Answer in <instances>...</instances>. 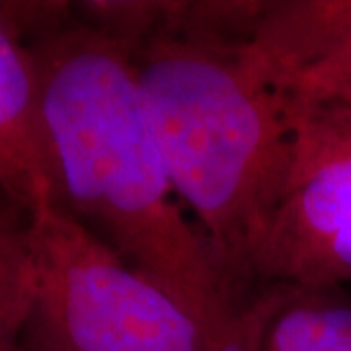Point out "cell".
<instances>
[{
  "label": "cell",
  "mask_w": 351,
  "mask_h": 351,
  "mask_svg": "<svg viewBox=\"0 0 351 351\" xmlns=\"http://www.w3.org/2000/svg\"><path fill=\"white\" fill-rule=\"evenodd\" d=\"M176 195L240 304L295 158V113L242 36L170 25L131 49ZM246 313V311H244Z\"/></svg>",
  "instance_id": "7a4b0ae2"
},
{
  "label": "cell",
  "mask_w": 351,
  "mask_h": 351,
  "mask_svg": "<svg viewBox=\"0 0 351 351\" xmlns=\"http://www.w3.org/2000/svg\"><path fill=\"white\" fill-rule=\"evenodd\" d=\"M0 191L29 211L53 203L38 66L18 4H0Z\"/></svg>",
  "instance_id": "8992f818"
},
{
  "label": "cell",
  "mask_w": 351,
  "mask_h": 351,
  "mask_svg": "<svg viewBox=\"0 0 351 351\" xmlns=\"http://www.w3.org/2000/svg\"><path fill=\"white\" fill-rule=\"evenodd\" d=\"M293 112V170L254 279L277 291L334 289L351 279V104Z\"/></svg>",
  "instance_id": "277c9868"
},
{
  "label": "cell",
  "mask_w": 351,
  "mask_h": 351,
  "mask_svg": "<svg viewBox=\"0 0 351 351\" xmlns=\"http://www.w3.org/2000/svg\"><path fill=\"white\" fill-rule=\"evenodd\" d=\"M71 12L66 4H32L25 29L38 66L53 205L228 346L252 351L246 313L176 203L131 49Z\"/></svg>",
  "instance_id": "6da1fadb"
},
{
  "label": "cell",
  "mask_w": 351,
  "mask_h": 351,
  "mask_svg": "<svg viewBox=\"0 0 351 351\" xmlns=\"http://www.w3.org/2000/svg\"><path fill=\"white\" fill-rule=\"evenodd\" d=\"M246 314L252 351H351V302L330 289L265 293Z\"/></svg>",
  "instance_id": "52a82bcc"
},
{
  "label": "cell",
  "mask_w": 351,
  "mask_h": 351,
  "mask_svg": "<svg viewBox=\"0 0 351 351\" xmlns=\"http://www.w3.org/2000/svg\"><path fill=\"white\" fill-rule=\"evenodd\" d=\"M242 41L293 110L351 104V0L258 2Z\"/></svg>",
  "instance_id": "5b68a950"
},
{
  "label": "cell",
  "mask_w": 351,
  "mask_h": 351,
  "mask_svg": "<svg viewBox=\"0 0 351 351\" xmlns=\"http://www.w3.org/2000/svg\"><path fill=\"white\" fill-rule=\"evenodd\" d=\"M36 291L32 211L0 197V351H20Z\"/></svg>",
  "instance_id": "ba28073f"
},
{
  "label": "cell",
  "mask_w": 351,
  "mask_h": 351,
  "mask_svg": "<svg viewBox=\"0 0 351 351\" xmlns=\"http://www.w3.org/2000/svg\"><path fill=\"white\" fill-rule=\"evenodd\" d=\"M32 248L20 351H239L53 203L32 211Z\"/></svg>",
  "instance_id": "3957f363"
}]
</instances>
